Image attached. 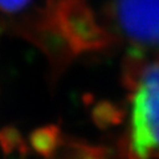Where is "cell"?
<instances>
[{
  "label": "cell",
  "instance_id": "obj_5",
  "mask_svg": "<svg viewBox=\"0 0 159 159\" xmlns=\"http://www.w3.org/2000/svg\"><path fill=\"white\" fill-rule=\"evenodd\" d=\"M0 32H2V29H0Z\"/></svg>",
  "mask_w": 159,
  "mask_h": 159
},
{
  "label": "cell",
  "instance_id": "obj_4",
  "mask_svg": "<svg viewBox=\"0 0 159 159\" xmlns=\"http://www.w3.org/2000/svg\"><path fill=\"white\" fill-rule=\"evenodd\" d=\"M34 0H0V12L19 13L27 9Z\"/></svg>",
  "mask_w": 159,
  "mask_h": 159
},
{
  "label": "cell",
  "instance_id": "obj_2",
  "mask_svg": "<svg viewBox=\"0 0 159 159\" xmlns=\"http://www.w3.org/2000/svg\"><path fill=\"white\" fill-rule=\"evenodd\" d=\"M60 138V130L57 126L49 125L33 130L29 135V143L39 155L51 158L57 147Z\"/></svg>",
  "mask_w": 159,
  "mask_h": 159
},
{
  "label": "cell",
  "instance_id": "obj_3",
  "mask_svg": "<svg viewBox=\"0 0 159 159\" xmlns=\"http://www.w3.org/2000/svg\"><path fill=\"white\" fill-rule=\"evenodd\" d=\"M0 148L4 155H12L17 152L20 157H25L28 152L27 142L24 141L20 130L15 126L0 129Z\"/></svg>",
  "mask_w": 159,
  "mask_h": 159
},
{
  "label": "cell",
  "instance_id": "obj_1",
  "mask_svg": "<svg viewBox=\"0 0 159 159\" xmlns=\"http://www.w3.org/2000/svg\"><path fill=\"white\" fill-rule=\"evenodd\" d=\"M106 47L125 44L131 53L159 54V0H110Z\"/></svg>",
  "mask_w": 159,
  "mask_h": 159
}]
</instances>
